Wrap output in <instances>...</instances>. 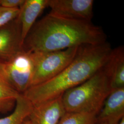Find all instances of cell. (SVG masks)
<instances>
[{
    "label": "cell",
    "instance_id": "obj_10",
    "mask_svg": "<svg viewBox=\"0 0 124 124\" xmlns=\"http://www.w3.org/2000/svg\"><path fill=\"white\" fill-rule=\"evenodd\" d=\"M48 0H25L20 8L19 18L21 23L23 42L36 21L45 8L47 7Z\"/></svg>",
    "mask_w": 124,
    "mask_h": 124
},
{
    "label": "cell",
    "instance_id": "obj_15",
    "mask_svg": "<svg viewBox=\"0 0 124 124\" xmlns=\"http://www.w3.org/2000/svg\"><path fill=\"white\" fill-rule=\"evenodd\" d=\"M20 11V8L10 9L0 6V28L17 18Z\"/></svg>",
    "mask_w": 124,
    "mask_h": 124
},
{
    "label": "cell",
    "instance_id": "obj_9",
    "mask_svg": "<svg viewBox=\"0 0 124 124\" xmlns=\"http://www.w3.org/2000/svg\"><path fill=\"white\" fill-rule=\"evenodd\" d=\"M124 117V87L113 90L97 117V124H118Z\"/></svg>",
    "mask_w": 124,
    "mask_h": 124
},
{
    "label": "cell",
    "instance_id": "obj_4",
    "mask_svg": "<svg viewBox=\"0 0 124 124\" xmlns=\"http://www.w3.org/2000/svg\"><path fill=\"white\" fill-rule=\"evenodd\" d=\"M79 47L47 53H33L35 64L31 86L44 82L60 73L75 58Z\"/></svg>",
    "mask_w": 124,
    "mask_h": 124
},
{
    "label": "cell",
    "instance_id": "obj_16",
    "mask_svg": "<svg viewBox=\"0 0 124 124\" xmlns=\"http://www.w3.org/2000/svg\"><path fill=\"white\" fill-rule=\"evenodd\" d=\"M24 1L25 0H0V6L10 9L20 8Z\"/></svg>",
    "mask_w": 124,
    "mask_h": 124
},
{
    "label": "cell",
    "instance_id": "obj_3",
    "mask_svg": "<svg viewBox=\"0 0 124 124\" xmlns=\"http://www.w3.org/2000/svg\"><path fill=\"white\" fill-rule=\"evenodd\" d=\"M111 91L110 78L104 65L88 80L66 91L62 95V101L67 112L98 115Z\"/></svg>",
    "mask_w": 124,
    "mask_h": 124
},
{
    "label": "cell",
    "instance_id": "obj_1",
    "mask_svg": "<svg viewBox=\"0 0 124 124\" xmlns=\"http://www.w3.org/2000/svg\"><path fill=\"white\" fill-rule=\"evenodd\" d=\"M105 33L91 21L72 20L49 13L36 22L24 40L23 47L32 53L60 51L106 41Z\"/></svg>",
    "mask_w": 124,
    "mask_h": 124
},
{
    "label": "cell",
    "instance_id": "obj_2",
    "mask_svg": "<svg viewBox=\"0 0 124 124\" xmlns=\"http://www.w3.org/2000/svg\"><path fill=\"white\" fill-rule=\"evenodd\" d=\"M112 49L107 41L80 46L75 58L60 73L44 82L31 86L23 95L33 105L62 96L104 66Z\"/></svg>",
    "mask_w": 124,
    "mask_h": 124
},
{
    "label": "cell",
    "instance_id": "obj_12",
    "mask_svg": "<svg viewBox=\"0 0 124 124\" xmlns=\"http://www.w3.org/2000/svg\"><path fill=\"white\" fill-rule=\"evenodd\" d=\"M20 94L10 84L5 73L3 61L0 60V111H8L15 103Z\"/></svg>",
    "mask_w": 124,
    "mask_h": 124
},
{
    "label": "cell",
    "instance_id": "obj_14",
    "mask_svg": "<svg viewBox=\"0 0 124 124\" xmlns=\"http://www.w3.org/2000/svg\"><path fill=\"white\" fill-rule=\"evenodd\" d=\"M97 117L93 113L66 112L58 124H97Z\"/></svg>",
    "mask_w": 124,
    "mask_h": 124
},
{
    "label": "cell",
    "instance_id": "obj_18",
    "mask_svg": "<svg viewBox=\"0 0 124 124\" xmlns=\"http://www.w3.org/2000/svg\"><path fill=\"white\" fill-rule=\"evenodd\" d=\"M118 124H124V117H123L121 120H120Z\"/></svg>",
    "mask_w": 124,
    "mask_h": 124
},
{
    "label": "cell",
    "instance_id": "obj_19",
    "mask_svg": "<svg viewBox=\"0 0 124 124\" xmlns=\"http://www.w3.org/2000/svg\"></svg>",
    "mask_w": 124,
    "mask_h": 124
},
{
    "label": "cell",
    "instance_id": "obj_21",
    "mask_svg": "<svg viewBox=\"0 0 124 124\" xmlns=\"http://www.w3.org/2000/svg\"></svg>",
    "mask_w": 124,
    "mask_h": 124
},
{
    "label": "cell",
    "instance_id": "obj_6",
    "mask_svg": "<svg viewBox=\"0 0 124 124\" xmlns=\"http://www.w3.org/2000/svg\"><path fill=\"white\" fill-rule=\"evenodd\" d=\"M93 0H48L50 14L72 20L91 21Z\"/></svg>",
    "mask_w": 124,
    "mask_h": 124
},
{
    "label": "cell",
    "instance_id": "obj_7",
    "mask_svg": "<svg viewBox=\"0 0 124 124\" xmlns=\"http://www.w3.org/2000/svg\"><path fill=\"white\" fill-rule=\"evenodd\" d=\"M19 16L0 28V60L8 61L23 49Z\"/></svg>",
    "mask_w": 124,
    "mask_h": 124
},
{
    "label": "cell",
    "instance_id": "obj_8",
    "mask_svg": "<svg viewBox=\"0 0 124 124\" xmlns=\"http://www.w3.org/2000/svg\"><path fill=\"white\" fill-rule=\"evenodd\" d=\"M65 112L62 96L33 105L28 119L31 124H58Z\"/></svg>",
    "mask_w": 124,
    "mask_h": 124
},
{
    "label": "cell",
    "instance_id": "obj_13",
    "mask_svg": "<svg viewBox=\"0 0 124 124\" xmlns=\"http://www.w3.org/2000/svg\"><path fill=\"white\" fill-rule=\"evenodd\" d=\"M33 105L30 101L20 94L15 102V108L9 115L0 118V124H22L28 118Z\"/></svg>",
    "mask_w": 124,
    "mask_h": 124
},
{
    "label": "cell",
    "instance_id": "obj_20",
    "mask_svg": "<svg viewBox=\"0 0 124 124\" xmlns=\"http://www.w3.org/2000/svg\"><path fill=\"white\" fill-rule=\"evenodd\" d=\"M0 112H1V111H0Z\"/></svg>",
    "mask_w": 124,
    "mask_h": 124
},
{
    "label": "cell",
    "instance_id": "obj_17",
    "mask_svg": "<svg viewBox=\"0 0 124 124\" xmlns=\"http://www.w3.org/2000/svg\"><path fill=\"white\" fill-rule=\"evenodd\" d=\"M22 124H31V121H30V120H29L28 118H27L26 120H25Z\"/></svg>",
    "mask_w": 124,
    "mask_h": 124
},
{
    "label": "cell",
    "instance_id": "obj_5",
    "mask_svg": "<svg viewBox=\"0 0 124 124\" xmlns=\"http://www.w3.org/2000/svg\"><path fill=\"white\" fill-rule=\"evenodd\" d=\"M3 63L10 84L22 94L31 86L35 70L34 53L23 49L10 59L3 61Z\"/></svg>",
    "mask_w": 124,
    "mask_h": 124
},
{
    "label": "cell",
    "instance_id": "obj_11",
    "mask_svg": "<svg viewBox=\"0 0 124 124\" xmlns=\"http://www.w3.org/2000/svg\"><path fill=\"white\" fill-rule=\"evenodd\" d=\"M105 67L110 78L111 90L124 87V49H112Z\"/></svg>",
    "mask_w": 124,
    "mask_h": 124
}]
</instances>
